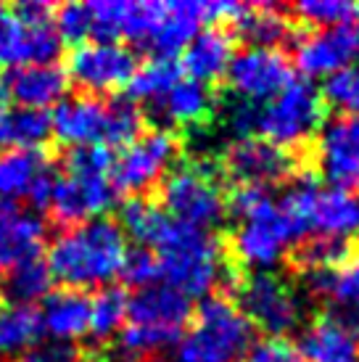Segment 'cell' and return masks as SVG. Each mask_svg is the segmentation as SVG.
Returning <instances> with one entry per match:
<instances>
[{"label":"cell","mask_w":359,"mask_h":362,"mask_svg":"<svg viewBox=\"0 0 359 362\" xmlns=\"http://www.w3.org/2000/svg\"><path fill=\"white\" fill-rule=\"evenodd\" d=\"M127 235L114 217L82 222L59 230L48 252V267L53 281L64 288H90L114 281L127 259Z\"/></svg>","instance_id":"obj_1"},{"label":"cell","mask_w":359,"mask_h":362,"mask_svg":"<svg viewBox=\"0 0 359 362\" xmlns=\"http://www.w3.org/2000/svg\"><path fill=\"white\" fill-rule=\"evenodd\" d=\"M148 199L170 217L199 230H209L228 217V185L217 156H182Z\"/></svg>","instance_id":"obj_2"},{"label":"cell","mask_w":359,"mask_h":362,"mask_svg":"<svg viewBox=\"0 0 359 362\" xmlns=\"http://www.w3.org/2000/svg\"><path fill=\"white\" fill-rule=\"evenodd\" d=\"M254 346V328L228 296L214 293L199 304L180 336L175 362H238Z\"/></svg>","instance_id":"obj_3"},{"label":"cell","mask_w":359,"mask_h":362,"mask_svg":"<svg viewBox=\"0 0 359 362\" xmlns=\"http://www.w3.org/2000/svg\"><path fill=\"white\" fill-rule=\"evenodd\" d=\"M301 238H307V230L275 202L261 206L249 220L235 222L233 230L220 233L225 259L235 272H251V267H269L286 259V252Z\"/></svg>","instance_id":"obj_4"},{"label":"cell","mask_w":359,"mask_h":362,"mask_svg":"<svg viewBox=\"0 0 359 362\" xmlns=\"http://www.w3.org/2000/svg\"><path fill=\"white\" fill-rule=\"evenodd\" d=\"M228 299L240 310V315L259 328L269 339H286L304 322V302L296 286L280 272H246Z\"/></svg>","instance_id":"obj_5"},{"label":"cell","mask_w":359,"mask_h":362,"mask_svg":"<svg viewBox=\"0 0 359 362\" xmlns=\"http://www.w3.org/2000/svg\"><path fill=\"white\" fill-rule=\"evenodd\" d=\"M280 209L288 211L304 230L317 235H359V193L343 188H319L312 172L288 182V191L280 199Z\"/></svg>","instance_id":"obj_6"},{"label":"cell","mask_w":359,"mask_h":362,"mask_svg":"<svg viewBox=\"0 0 359 362\" xmlns=\"http://www.w3.org/2000/svg\"><path fill=\"white\" fill-rule=\"evenodd\" d=\"M325 119V101L319 90L307 80H293L278 93L267 106L259 111L257 138L290 148L304 151L314 138Z\"/></svg>","instance_id":"obj_7"},{"label":"cell","mask_w":359,"mask_h":362,"mask_svg":"<svg viewBox=\"0 0 359 362\" xmlns=\"http://www.w3.org/2000/svg\"><path fill=\"white\" fill-rule=\"evenodd\" d=\"M225 185H249L267 191L272 185L293 182L299 175L312 170V161L304 151H290L264 138L233 141L217 156Z\"/></svg>","instance_id":"obj_8"},{"label":"cell","mask_w":359,"mask_h":362,"mask_svg":"<svg viewBox=\"0 0 359 362\" xmlns=\"http://www.w3.org/2000/svg\"><path fill=\"white\" fill-rule=\"evenodd\" d=\"M188 141L175 130L148 127L138 141L122 148L114 156L111 167V185L117 193L130 196H151L161 177L185 156Z\"/></svg>","instance_id":"obj_9"},{"label":"cell","mask_w":359,"mask_h":362,"mask_svg":"<svg viewBox=\"0 0 359 362\" xmlns=\"http://www.w3.org/2000/svg\"><path fill=\"white\" fill-rule=\"evenodd\" d=\"M64 71L80 95L106 98L109 93L127 88L138 71V56L119 42H82L71 48Z\"/></svg>","instance_id":"obj_10"},{"label":"cell","mask_w":359,"mask_h":362,"mask_svg":"<svg viewBox=\"0 0 359 362\" xmlns=\"http://www.w3.org/2000/svg\"><path fill=\"white\" fill-rule=\"evenodd\" d=\"M220 98L222 88H211L196 80H180L164 98L148 103V119H153V127L175 130L185 138V132L211 130L217 124Z\"/></svg>","instance_id":"obj_11"},{"label":"cell","mask_w":359,"mask_h":362,"mask_svg":"<svg viewBox=\"0 0 359 362\" xmlns=\"http://www.w3.org/2000/svg\"><path fill=\"white\" fill-rule=\"evenodd\" d=\"M290 80H293V66L283 51L246 48L233 56L222 82L233 90V95L259 103L272 101Z\"/></svg>","instance_id":"obj_12"},{"label":"cell","mask_w":359,"mask_h":362,"mask_svg":"<svg viewBox=\"0 0 359 362\" xmlns=\"http://www.w3.org/2000/svg\"><path fill=\"white\" fill-rule=\"evenodd\" d=\"M314 170H319L333 188H359V117H333L322 122L314 138Z\"/></svg>","instance_id":"obj_13"},{"label":"cell","mask_w":359,"mask_h":362,"mask_svg":"<svg viewBox=\"0 0 359 362\" xmlns=\"http://www.w3.org/2000/svg\"><path fill=\"white\" fill-rule=\"evenodd\" d=\"M117 202V191L106 177L90 175H59L56 191L50 199L48 217L53 228L66 230L82 222L106 217V211Z\"/></svg>","instance_id":"obj_14"},{"label":"cell","mask_w":359,"mask_h":362,"mask_svg":"<svg viewBox=\"0 0 359 362\" xmlns=\"http://www.w3.org/2000/svg\"><path fill=\"white\" fill-rule=\"evenodd\" d=\"M109 117L111 101L95 98V95H71L61 98L50 127L56 135V146H106L109 138Z\"/></svg>","instance_id":"obj_15"},{"label":"cell","mask_w":359,"mask_h":362,"mask_svg":"<svg viewBox=\"0 0 359 362\" xmlns=\"http://www.w3.org/2000/svg\"><path fill=\"white\" fill-rule=\"evenodd\" d=\"M359 59V27L341 24L317 30L312 35H301V40L293 48V61L304 74L330 77L333 71L343 69Z\"/></svg>","instance_id":"obj_16"},{"label":"cell","mask_w":359,"mask_h":362,"mask_svg":"<svg viewBox=\"0 0 359 362\" xmlns=\"http://www.w3.org/2000/svg\"><path fill=\"white\" fill-rule=\"evenodd\" d=\"M190 317H193L190 299L167 283H153V286L138 288L127 304V322L175 336L177 341L188 328Z\"/></svg>","instance_id":"obj_17"},{"label":"cell","mask_w":359,"mask_h":362,"mask_svg":"<svg viewBox=\"0 0 359 362\" xmlns=\"http://www.w3.org/2000/svg\"><path fill=\"white\" fill-rule=\"evenodd\" d=\"M235 40L249 42L251 48H269V51H283V45H296L301 40L299 24L293 21L286 6H272V3H257L243 8L235 19L228 24Z\"/></svg>","instance_id":"obj_18"},{"label":"cell","mask_w":359,"mask_h":362,"mask_svg":"<svg viewBox=\"0 0 359 362\" xmlns=\"http://www.w3.org/2000/svg\"><path fill=\"white\" fill-rule=\"evenodd\" d=\"M235 45L238 40L228 24H209L188 42L180 69L188 71L190 80L211 85V88H222L230 61L235 56Z\"/></svg>","instance_id":"obj_19"},{"label":"cell","mask_w":359,"mask_h":362,"mask_svg":"<svg viewBox=\"0 0 359 362\" xmlns=\"http://www.w3.org/2000/svg\"><path fill=\"white\" fill-rule=\"evenodd\" d=\"M301 362H359V331L339 315H317L301 331Z\"/></svg>","instance_id":"obj_20"},{"label":"cell","mask_w":359,"mask_h":362,"mask_svg":"<svg viewBox=\"0 0 359 362\" xmlns=\"http://www.w3.org/2000/svg\"><path fill=\"white\" fill-rule=\"evenodd\" d=\"M214 21L211 3H164L156 30L151 35L146 48H151L153 59H172L177 51L188 48V42L199 35V27H209Z\"/></svg>","instance_id":"obj_21"},{"label":"cell","mask_w":359,"mask_h":362,"mask_svg":"<svg viewBox=\"0 0 359 362\" xmlns=\"http://www.w3.org/2000/svg\"><path fill=\"white\" fill-rule=\"evenodd\" d=\"M304 288L314 299H325L336 307L343 322L359 331V254H354L339 270L304 272Z\"/></svg>","instance_id":"obj_22"},{"label":"cell","mask_w":359,"mask_h":362,"mask_svg":"<svg viewBox=\"0 0 359 362\" xmlns=\"http://www.w3.org/2000/svg\"><path fill=\"white\" fill-rule=\"evenodd\" d=\"M69 90V77L59 64H30L8 74L6 93L24 109H42L59 103Z\"/></svg>","instance_id":"obj_23"},{"label":"cell","mask_w":359,"mask_h":362,"mask_svg":"<svg viewBox=\"0 0 359 362\" xmlns=\"http://www.w3.org/2000/svg\"><path fill=\"white\" fill-rule=\"evenodd\" d=\"M42 328L56 341H74L90 331V296L77 288H59L45 296L40 310Z\"/></svg>","instance_id":"obj_24"},{"label":"cell","mask_w":359,"mask_h":362,"mask_svg":"<svg viewBox=\"0 0 359 362\" xmlns=\"http://www.w3.org/2000/svg\"><path fill=\"white\" fill-rule=\"evenodd\" d=\"M45 222L35 214H13L0 225V278L24 259L37 257L45 243Z\"/></svg>","instance_id":"obj_25"},{"label":"cell","mask_w":359,"mask_h":362,"mask_svg":"<svg viewBox=\"0 0 359 362\" xmlns=\"http://www.w3.org/2000/svg\"><path fill=\"white\" fill-rule=\"evenodd\" d=\"M354 257V241L339 235H307L301 238L288 254L286 262L293 272H317V270H339Z\"/></svg>","instance_id":"obj_26"},{"label":"cell","mask_w":359,"mask_h":362,"mask_svg":"<svg viewBox=\"0 0 359 362\" xmlns=\"http://www.w3.org/2000/svg\"><path fill=\"white\" fill-rule=\"evenodd\" d=\"M53 135L50 114L42 109H13L0 111V151L19 148H42V143Z\"/></svg>","instance_id":"obj_27"},{"label":"cell","mask_w":359,"mask_h":362,"mask_svg":"<svg viewBox=\"0 0 359 362\" xmlns=\"http://www.w3.org/2000/svg\"><path fill=\"white\" fill-rule=\"evenodd\" d=\"M42 333L40 312L24 304H11L0 296V360L8 362L37 344Z\"/></svg>","instance_id":"obj_28"},{"label":"cell","mask_w":359,"mask_h":362,"mask_svg":"<svg viewBox=\"0 0 359 362\" xmlns=\"http://www.w3.org/2000/svg\"><path fill=\"white\" fill-rule=\"evenodd\" d=\"M53 161V146L45 148H19L0 151V196H27L32 180Z\"/></svg>","instance_id":"obj_29"},{"label":"cell","mask_w":359,"mask_h":362,"mask_svg":"<svg viewBox=\"0 0 359 362\" xmlns=\"http://www.w3.org/2000/svg\"><path fill=\"white\" fill-rule=\"evenodd\" d=\"M50 286H53V275H50L48 259H42V254H37L0 278V296L8 299L11 304L32 307V302L48 296Z\"/></svg>","instance_id":"obj_30"},{"label":"cell","mask_w":359,"mask_h":362,"mask_svg":"<svg viewBox=\"0 0 359 362\" xmlns=\"http://www.w3.org/2000/svg\"><path fill=\"white\" fill-rule=\"evenodd\" d=\"M180 64L175 59H151L127 82V95L130 101H159L180 82Z\"/></svg>","instance_id":"obj_31"},{"label":"cell","mask_w":359,"mask_h":362,"mask_svg":"<svg viewBox=\"0 0 359 362\" xmlns=\"http://www.w3.org/2000/svg\"><path fill=\"white\" fill-rule=\"evenodd\" d=\"M127 304L130 296L122 286H109L100 288L93 299H90V333L106 344L117 331L124 328V317H127Z\"/></svg>","instance_id":"obj_32"},{"label":"cell","mask_w":359,"mask_h":362,"mask_svg":"<svg viewBox=\"0 0 359 362\" xmlns=\"http://www.w3.org/2000/svg\"><path fill=\"white\" fill-rule=\"evenodd\" d=\"M288 13L293 16V21L328 30V27L351 24L354 16H359V6L351 0H304V3L288 6Z\"/></svg>","instance_id":"obj_33"},{"label":"cell","mask_w":359,"mask_h":362,"mask_svg":"<svg viewBox=\"0 0 359 362\" xmlns=\"http://www.w3.org/2000/svg\"><path fill=\"white\" fill-rule=\"evenodd\" d=\"M8 362H109L103 346H80L74 341H37Z\"/></svg>","instance_id":"obj_34"},{"label":"cell","mask_w":359,"mask_h":362,"mask_svg":"<svg viewBox=\"0 0 359 362\" xmlns=\"http://www.w3.org/2000/svg\"><path fill=\"white\" fill-rule=\"evenodd\" d=\"M319 95L325 106L336 109L343 117H359V59L325 77Z\"/></svg>","instance_id":"obj_35"},{"label":"cell","mask_w":359,"mask_h":362,"mask_svg":"<svg viewBox=\"0 0 359 362\" xmlns=\"http://www.w3.org/2000/svg\"><path fill=\"white\" fill-rule=\"evenodd\" d=\"M0 64L3 66H27L30 64V27L21 24L11 6L0 3Z\"/></svg>","instance_id":"obj_36"},{"label":"cell","mask_w":359,"mask_h":362,"mask_svg":"<svg viewBox=\"0 0 359 362\" xmlns=\"http://www.w3.org/2000/svg\"><path fill=\"white\" fill-rule=\"evenodd\" d=\"M127 6L122 0H95L88 3L90 19H93V40L90 42H114L122 37L124 19H127Z\"/></svg>","instance_id":"obj_37"},{"label":"cell","mask_w":359,"mask_h":362,"mask_svg":"<svg viewBox=\"0 0 359 362\" xmlns=\"http://www.w3.org/2000/svg\"><path fill=\"white\" fill-rule=\"evenodd\" d=\"M56 21V32L61 40L69 45H82V42L93 40V19H90L88 3H66V6H56L53 13Z\"/></svg>","instance_id":"obj_38"},{"label":"cell","mask_w":359,"mask_h":362,"mask_svg":"<svg viewBox=\"0 0 359 362\" xmlns=\"http://www.w3.org/2000/svg\"><path fill=\"white\" fill-rule=\"evenodd\" d=\"M122 281L132 286V288H146V286H153V283L161 281V264L159 257L151 252V249H135V252H127V259H124V267H122Z\"/></svg>","instance_id":"obj_39"},{"label":"cell","mask_w":359,"mask_h":362,"mask_svg":"<svg viewBox=\"0 0 359 362\" xmlns=\"http://www.w3.org/2000/svg\"><path fill=\"white\" fill-rule=\"evenodd\" d=\"M246 362H301L299 349L288 339H261L249 349Z\"/></svg>","instance_id":"obj_40"},{"label":"cell","mask_w":359,"mask_h":362,"mask_svg":"<svg viewBox=\"0 0 359 362\" xmlns=\"http://www.w3.org/2000/svg\"><path fill=\"white\" fill-rule=\"evenodd\" d=\"M56 180H59V175H56V164L50 161L48 167L32 180L30 191H27V199L32 202V206L40 211H48L50 206V199H53V191H56Z\"/></svg>","instance_id":"obj_41"},{"label":"cell","mask_w":359,"mask_h":362,"mask_svg":"<svg viewBox=\"0 0 359 362\" xmlns=\"http://www.w3.org/2000/svg\"><path fill=\"white\" fill-rule=\"evenodd\" d=\"M13 214H19L16 204L11 202V199H3V196H0V225H3L6 220H11Z\"/></svg>","instance_id":"obj_42"},{"label":"cell","mask_w":359,"mask_h":362,"mask_svg":"<svg viewBox=\"0 0 359 362\" xmlns=\"http://www.w3.org/2000/svg\"><path fill=\"white\" fill-rule=\"evenodd\" d=\"M6 95H8V93H6V82L0 80V111H3V106H6Z\"/></svg>","instance_id":"obj_43"},{"label":"cell","mask_w":359,"mask_h":362,"mask_svg":"<svg viewBox=\"0 0 359 362\" xmlns=\"http://www.w3.org/2000/svg\"><path fill=\"white\" fill-rule=\"evenodd\" d=\"M240 362H246V360H240Z\"/></svg>","instance_id":"obj_44"}]
</instances>
